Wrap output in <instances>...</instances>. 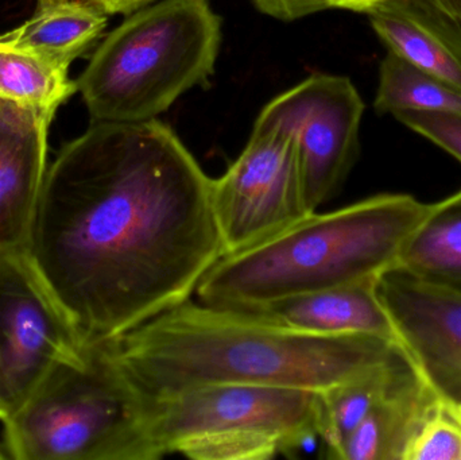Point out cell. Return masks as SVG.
Returning <instances> with one entry per match:
<instances>
[{"instance_id":"obj_10","label":"cell","mask_w":461,"mask_h":460,"mask_svg":"<svg viewBox=\"0 0 461 460\" xmlns=\"http://www.w3.org/2000/svg\"><path fill=\"white\" fill-rule=\"evenodd\" d=\"M375 286L409 358L438 394L461 407V294L398 265Z\"/></svg>"},{"instance_id":"obj_15","label":"cell","mask_w":461,"mask_h":460,"mask_svg":"<svg viewBox=\"0 0 461 460\" xmlns=\"http://www.w3.org/2000/svg\"><path fill=\"white\" fill-rule=\"evenodd\" d=\"M105 26L107 14L94 3L40 0L29 21L0 37L15 48L69 69L102 37Z\"/></svg>"},{"instance_id":"obj_19","label":"cell","mask_w":461,"mask_h":460,"mask_svg":"<svg viewBox=\"0 0 461 460\" xmlns=\"http://www.w3.org/2000/svg\"><path fill=\"white\" fill-rule=\"evenodd\" d=\"M374 110L378 115L393 116L403 111L461 115V94L387 51L379 65Z\"/></svg>"},{"instance_id":"obj_12","label":"cell","mask_w":461,"mask_h":460,"mask_svg":"<svg viewBox=\"0 0 461 460\" xmlns=\"http://www.w3.org/2000/svg\"><path fill=\"white\" fill-rule=\"evenodd\" d=\"M367 16L387 51L461 94V22L424 0H387Z\"/></svg>"},{"instance_id":"obj_26","label":"cell","mask_w":461,"mask_h":460,"mask_svg":"<svg viewBox=\"0 0 461 460\" xmlns=\"http://www.w3.org/2000/svg\"><path fill=\"white\" fill-rule=\"evenodd\" d=\"M8 459L7 454H5V447H0V460Z\"/></svg>"},{"instance_id":"obj_25","label":"cell","mask_w":461,"mask_h":460,"mask_svg":"<svg viewBox=\"0 0 461 460\" xmlns=\"http://www.w3.org/2000/svg\"><path fill=\"white\" fill-rule=\"evenodd\" d=\"M424 2L435 5L438 10L461 22V0H424Z\"/></svg>"},{"instance_id":"obj_18","label":"cell","mask_w":461,"mask_h":460,"mask_svg":"<svg viewBox=\"0 0 461 460\" xmlns=\"http://www.w3.org/2000/svg\"><path fill=\"white\" fill-rule=\"evenodd\" d=\"M76 91L77 84L70 80L67 68L0 37V99L57 113Z\"/></svg>"},{"instance_id":"obj_13","label":"cell","mask_w":461,"mask_h":460,"mask_svg":"<svg viewBox=\"0 0 461 460\" xmlns=\"http://www.w3.org/2000/svg\"><path fill=\"white\" fill-rule=\"evenodd\" d=\"M376 280L298 294L252 308L265 320L314 335H371L397 343V332L376 293ZM401 346V345H400Z\"/></svg>"},{"instance_id":"obj_9","label":"cell","mask_w":461,"mask_h":460,"mask_svg":"<svg viewBox=\"0 0 461 460\" xmlns=\"http://www.w3.org/2000/svg\"><path fill=\"white\" fill-rule=\"evenodd\" d=\"M211 199L224 256L259 245L313 213L303 199L294 135L254 126L240 156L212 178Z\"/></svg>"},{"instance_id":"obj_4","label":"cell","mask_w":461,"mask_h":460,"mask_svg":"<svg viewBox=\"0 0 461 460\" xmlns=\"http://www.w3.org/2000/svg\"><path fill=\"white\" fill-rule=\"evenodd\" d=\"M221 43L208 0H162L140 8L97 46L77 91L92 122H145L207 84Z\"/></svg>"},{"instance_id":"obj_8","label":"cell","mask_w":461,"mask_h":460,"mask_svg":"<svg viewBox=\"0 0 461 460\" xmlns=\"http://www.w3.org/2000/svg\"><path fill=\"white\" fill-rule=\"evenodd\" d=\"M366 104L346 76L314 75L263 107L254 126L278 127L297 142L309 212L340 192L360 153Z\"/></svg>"},{"instance_id":"obj_7","label":"cell","mask_w":461,"mask_h":460,"mask_svg":"<svg viewBox=\"0 0 461 460\" xmlns=\"http://www.w3.org/2000/svg\"><path fill=\"white\" fill-rule=\"evenodd\" d=\"M86 350L29 251H2L0 421L10 420L57 365L80 361Z\"/></svg>"},{"instance_id":"obj_3","label":"cell","mask_w":461,"mask_h":460,"mask_svg":"<svg viewBox=\"0 0 461 460\" xmlns=\"http://www.w3.org/2000/svg\"><path fill=\"white\" fill-rule=\"evenodd\" d=\"M411 194H384L309 213L270 239L221 257L200 281L199 302L252 310L276 300L378 280L400 264L432 210Z\"/></svg>"},{"instance_id":"obj_1","label":"cell","mask_w":461,"mask_h":460,"mask_svg":"<svg viewBox=\"0 0 461 460\" xmlns=\"http://www.w3.org/2000/svg\"><path fill=\"white\" fill-rule=\"evenodd\" d=\"M212 178L167 124L92 122L46 170L30 257L86 345L191 300L226 254Z\"/></svg>"},{"instance_id":"obj_22","label":"cell","mask_w":461,"mask_h":460,"mask_svg":"<svg viewBox=\"0 0 461 460\" xmlns=\"http://www.w3.org/2000/svg\"><path fill=\"white\" fill-rule=\"evenodd\" d=\"M258 10L284 22L297 21L303 16L330 10L328 0H252Z\"/></svg>"},{"instance_id":"obj_20","label":"cell","mask_w":461,"mask_h":460,"mask_svg":"<svg viewBox=\"0 0 461 460\" xmlns=\"http://www.w3.org/2000/svg\"><path fill=\"white\" fill-rule=\"evenodd\" d=\"M403 460H461V407L436 392Z\"/></svg>"},{"instance_id":"obj_21","label":"cell","mask_w":461,"mask_h":460,"mask_svg":"<svg viewBox=\"0 0 461 460\" xmlns=\"http://www.w3.org/2000/svg\"><path fill=\"white\" fill-rule=\"evenodd\" d=\"M403 126L427 138L461 164V115L452 113H421L403 111L395 113Z\"/></svg>"},{"instance_id":"obj_2","label":"cell","mask_w":461,"mask_h":460,"mask_svg":"<svg viewBox=\"0 0 461 460\" xmlns=\"http://www.w3.org/2000/svg\"><path fill=\"white\" fill-rule=\"evenodd\" d=\"M150 399L202 386L327 391L389 361L402 346L371 335H314L246 310L186 300L105 343Z\"/></svg>"},{"instance_id":"obj_16","label":"cell","mask_w":461,"mask_h":460,"mask_svg":"<svg viewBox=\"0 0 461 460\" xmlns=\"http://www.w3.org/2000/svg\"><path fill=\"white\" fill-rule=\"evenodd\" d=\"M398 266L416 277L461 294V189L433 203L401 254Z\"/></svg>"},{"instance_id":"obj_17","label":"cell","mask_w":461,"mask_h":460,"mask_svg":"<svg viewBox=\"0 0 461 460\" xmlns=\"http://www.w3.org/2000/svg\"><path fill=\"white\" fill-rule=\"evenodd\" d=\"M402 347L384 364L319 393L320 439L333 458L347 437L387 393L409 362Z\"/></svg>"},{"instance_id":"obj_6","label":"cell","mask_w":461,"mask_h":460,"mask_svg":"<svg viewBox=\"0 0 461 460\" xmlns=\"http://www.w3.org/2000/svg\"><path fill=\"white\" fill-rule=\"evenodd\" d=\"M151 432L162 458L267 460L319 437V393L281 386L189 389L153 399Z\"/></svg>"},{"instance_id":"obj_23","label":"cell","mask_w":461,"mask_h":460,"mask_svg":"<svg viewBox=\"0 0 461 460\" xmlns=\"http://www.w3.org/2000/svg\"><path fill=\"white\" fill-rule=\"evenodd\" d=\"M151 2L154 0H91V3L99 7L103 13L110 15H116V14L129 15Z\"/></svg>"},{"instance_id":"obj_14","label":"cell","mask_w":461,"mask_h":460,"mask_svg":"<svg viewBox=\"0 0 461 460\" xmlns=\"http://www.w3.org/2000/svg\"><path fill=\"white\" fill-rule=\"evenodd\" d=\"M436 391L411 359L333 459L403 460Z\"/></svg>"},{"instance_id":"obj_24","label":"cell","mask_w":461,"mask_h":460,"mask_svg":"<svg viewBox=\"0 0 461 460\" xmlns=\"http://www.w3.org/2000/svg\"><path fill=\"white\" fill-rule=\"evenodd\" d=\"M387 0H328L330 8H340V10L354 11V13L368 14L376 5Z\"/></svg>"},{"instance_id":"obj_5","label":"cell","mask_w":461,"mask_h":460,"mask_svg":"<svg viewBox=\"0 0 461 460\" xmlns=\"http://www.w3.org/2000/svg\"><path fill=\"white\" fill-rule=\"evenodd\" d=\"M153 399L119 366L105 343L57 365L3 423L14 460H157Z\"/></svg>"},{"instance_id":"obj_11","label":"cell","mask_w":461,"mask_h":460,"mask_svg":"<svg viewBox=\"0 0 461 460\" xmlns=\"http://www.w3.org/2000/svg\"><path fill=\"white\" fill-rule=\"evenodd\" d=\"M54 115L0 99V253L29 248Z\"/></svg>"}]
</instances>
